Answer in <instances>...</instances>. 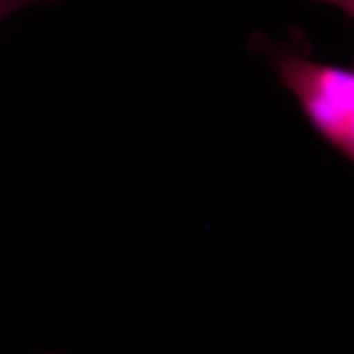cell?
Returning <instances> with one entry per match:
<instances>
[{
    "label": "cell",
    "instance_id": "cell-3",
    "mask_svg": "<svg viewBox=\"0 0 354 354\" xmlns=\"http://www.w3.org/2000/svg\"><path fill=\"white\" fill-rule=\"evenodd\" d=\"M48 354H55V353H48Z\"/></svg>",
    "mask_w": 354,
    "mask_h": 354
},
{
    "label": "cell",
    "instance_id": "cell-2",
    "mask_svg": "<svg viewBox=\"0 0 354 354\" xmlns=\"http://www.w3.org/2000/svg\"><path fill=\"white\" fill-rule=\"evenodd\" d=\"M314 1L335 6V7L340 8L348 17L354 19V0H314Z\"/></svg>",
    "mask_w": 354,
    "mask_h": 354
},
{
    "label": "cell",
    "instance_id": "cell-1",
    "mask_svg": "<svg viewBox=\"0 0 354 354\" xmlns=\"http://www.w3.org/2000/svg\"><path fill=\"white\" fill-rule=\"evenodd\" d=\"M268 59L307 121L354 163V71L310 61L285 48L268 49Z\"/></svg>",
    "mask_w": 354,
    "mask_h": 354
}]
</instances>
